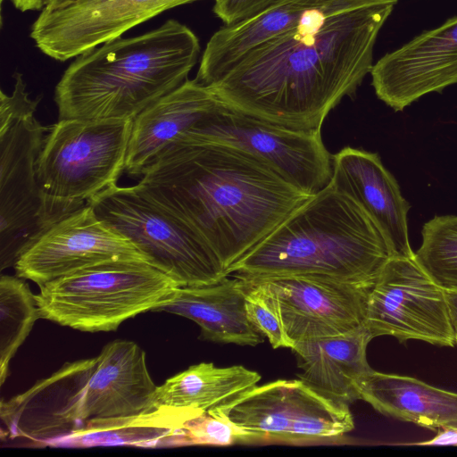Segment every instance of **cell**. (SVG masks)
<instances>
[{
	"instance_id": "18",
	"label": "cell",
	"mask_w": 457,
	"mask_h": 457,
	"mask_svg": "<svg viewBox=\"0 0 457 457\" xmlns=\"http://www.w3.org/2000/svg\"><path fill=\"white\" fill-rule=\"evenodd\" d=\"M220 102L195 79L158 99L133 120L125 170L141 176L167 145L189 132Z\"/></svg>"
},
{
	"instance_id": "3",
	"label": "cell",
	"mask_w": 457,
	"mask_h": 457,
	"mask_svg": "<svg viewBox=\"0 0 457 457\" xmlns=\"http://www.w3.org/2000/svg\"><path fill=\"white\" fill-rule=\"evenodd\" d=\"M196 35L179 21L117 37L74 58L54 89L59 120H134L187 79Z\"/></svg>"
},
{
	"instance_id": "12",
	"label": "cell",
	"mask_w": 457,
	"mask_h": 457,
	"mask_svg": "<svg viewBox=\"0 0 457 457\" xmlns=\"http://www.w3.org/2000/svg\"><path fill=\"white\" fill-rule=\"evenodd\" d=\"M198 0H73L43 9L29 36L46 56L65 62L121 37L174 7Z\"/></svg>"
},
{
	"instance_id": "25",
	"label": "cell",
	"mask_w": 457,
	"mask_h": 457,
	"mask_svg": "<svg viewBox=\"0 0 457 457\" xmlns=\"http://www.w3.org/2000/svg\"><path fill=\"white\" fill-rule=\"evenodd\" d=\"M41 319L37 296L24 278L2 275L0 278V385L9 374L10 361Z\"/></svg>"
},
{
	"instance_id": "21",
	"label": "cell",
	"mask_w": 457,
	"mask_h": 457,
	"mask_svg": "<svg viewBox=\"0 0 457 457\" xmlns=\"http://www.w3.org/2000/svg\"><path fill=\"white\" fill-rule=\"evenodd\" d=\"M320 0H280L258 14L225 25L209 39L195 79L209 86L247 54L292 30Z\"/></svg>"
},
{
	"instance_id": "29",
	"label": "cell",
	"mask_w": 457,
	"mask_h": 457,
	"mask_svg": "<svg viewBox=\"0 0 457 457\" xmlns=\"http://www.w3.org/2000/svg\"><path fill=\"white\" fill-rule=\"evenodd\" d=\"M280 0H215L213 12L225 25L251 18Z\"/></svg>"
},
{
	"instance_id": "1",
	"label": "cell",
	"mask_w": 457,
	"mask_h": 457,
	"mask_svg": "<svg viewBox=\"0 0 457 457\" xmlns=\"http://www.w3.org/2000/svg\"><path fill=\"white\" fill-rule=\"evenodd\" d=\"M397 0H320L298 25L247 54L207 86L237 112L320 129L373 67L378 32Z\"/></svg>"
},
{
	"instance_id": "28",
	"label": "cell",
	"mask_w": 457,
	"mask_h": 457,
	"mask_svg": "<svg viewBox=\"0 0 457 457\" xmlns=\"http://www.w3.org/2000/svg\"><path fill=\"white\" fill-rule=\"evenodd\" d=\"M239 442H246L243 431L213 408L187 420L170 440V447L230 445Z\"/></svg>"
},
{
	"instance_id": "20",
	"label": "cell",
	"mask_w": 457,
	"mask_h": 457,
	"mask_svg": "<svg viewBox=\"0 0 457 457\" xmlns=\"http://www.w3.org/2000/svg\"><path fill=\"white\" fill-rule=\"evenodd\" d=\"M372 336L365 326L352 332L296 342L298 377L319 392L351 403L360 399L358 383L373 370L366 350Z\"/></svg>"
},
{
	"instance_id": "5",
	"label": "cell",
	"mask_w": 457,
	"mask_h": 457,
	"mask_svg": "<svg viewBox=\"0 0 457 457\" xmlns=\"http://www.w3.org/2000/svg\"><path fill=\"white\" fill-rule=\"evenodd\" d=\"M133 120H59L50 126L36 174L43 231L117 185Z\"/></svg>"
},
{
	"instance_id": "24",
	"label": "cell",
	"mask_w": 457,
	"mask_h": 457,
	"mask_svg": "<svg viewBox=\"0 0 457 457\" xmlns=\"http://www.w3.org/2000/svg\"><path fill=\"white\" fill-rule=\"evenodd\" d=\"M260 379L259 373L242 365L220 368L212 362H200L157 386L154 407L208 411L250 390Z\"/></svg>"
},
{
	"instance_id": "10",
	"label": "cell",
	"mask_w": 457,
	"mask_h": 457,
	"mask_svg": "<svg viewBox=\"0 0 457 457\" xmlns=\"http://www.w3.org/2000/svg\"><path fill=\"white\" fill-rule=\"evenodd\" d=\"M364 326L373 338L455 345L445 290L419 264L415 253L393 255L386 263L370 290Z\"/></svg>"
},
{
	"instance_id": "30",
	"label": "cell",
	"mask_w": 457,
	"mask_h": 457,
	"mask_svg": "<svg viewBox=\"0 0 457 457\" xmlns=\"http://www.w3.org/2000/svg\"><path fill=\"white\" fill-rule=\"evenodd\" d=\"M445 295L454 340L455 344H457V290H445Z\"/></svg>"
},
{
	"instance_id": "19",
	"label": "cell",
	"mask_w": 457,
	"mask_h": 457,
	"mask_svg": "<svg viewBox=\"0 0 457 457\" xmlns=\"http://www.w3.org/2000/svg\"><path fill=\"white\" fill-rule=\"evenodd\" d=\"M154 312L195 321L201 328L203 340L251 346L264 340L248 318L244 284L238 277L228 275L213 284L179 287Z\"/></svg>"
},
{
	"instance_id": "15",
	"label": "cell",
	"mask_w": 457,
	"mask_h": 457,
	"mask_svg": "<svg viewBox=\"0 0 457 457\" xmlns=\"http://www.w3.org/2000/svg\"><path fill=\"white\" fill-rule=\"evenodd\" d=\"M324 395L301 379L255 386L216 411L245 434L246 442H311Z\"/></svg>"
},
{
	"instance_id": "11",
	"label": "cell",
	"mask_w": 457,
	"mask_h": 457,
	"mask_svg": "<svg viewBox=\"0 0 457 457\" xmlns=\"http://www.w3.org/2000/svg\"><path fill=\"white\" fill-rule=\"evenodd\" d=\"M120 260L148 262L130 240L106 225L87 204L46 228L21 253L14 269L16 276L41 287L79 270Z\"/></svg>"
},
{
	"instance_id": "31",
	"label": "cell",
	"mask_w": 457,
	"mask_h": 457,
	"mask_svg": "<svg viewBox=\"0 0 457 457\" xmlns=\"http://www.w3.org/2000/svg\"><path fill=\"white\" fill-rule=\"evenodd\" d=\"M49 0H12L15 8L21 12L42 11Z\"/></svg>"
},
{
	"instance_id": "27",
	"label": "cell",
	"mask_w": 457,
	"mask_h": 457,
	"mask_svg": "<svg viewBox=\"0 0 457 457\" xmlns=\"http://www.w3.org/2000/svg\"><path fill=\"white\" fill-rule=\"evenodd\" d=\"M239 278V277H238ZM245 307L253 326L268 338L273 348H292L294 343L288 338L275 298L260 282L243 278Z\"/></svg>"
},
{
	"instance_id": "7",
	"label": "cell",
	"mask_w": 457,
	"mask_h": 457,
	"mask_svg": "<svg viewBox=\"0 0 457 457\" xmlns=\"http://www.w3.org/2000/svg\"><path fill=\"white\" fill-rule=\"evenodd\" d=\"M11 95L0 92V267H14L43 232L36 165L50 126L35 112L43 95L31 99L23 75L15 71Z\"/></svg>"
},
{
	"instance_id": "6",
	"label": "cell",
	"mask_w": 457,
	"mask_h": 457,
	"mask_svg": "<svg viewBox=\"0 0 457 457\" xmlns=\"http://www.w3.org/2000/svg\"><path fill=\"white\" fill-rule=\"evenodd\" d=\"M178 284L145 261H112L39 287L41 319L84 332L116 330L125 320L164 304Z\"/></svg>"
},
{
	"instance_id": "22",
	"label": "cell",
	"mask_w": 457,
	"mask_h": 457,
	"mask_svg": "<svg viewBox=\"0 0 457 457\" xmlns=\"http://www.w3.org/2000/svg\"><path fill=\"white\" fill-rule=\"evenodd\" d=\"M358 391L384 415L431 430H457V393L374 370L358 383Z\"/></svg>"
},
{
	"instance_id": "2",
	"label": "cell",
	"mask_w": 457,
	"mask_h": 457,
	"mask_svg": "<svg viewBox=\"0 0 457 457\" xmlns=\"http://www.w3.org/2000/svg\"><path fill=\"white\" fill-rule=\"evenodd\" d=\"M187 222L228 269L311 195L235 147L183 136L136 185Z\"/></svg>"
},
{
	"instance_id": "32",
	"label": "cell",
	"mask_w": 457,
	"mask_h": 457,
	"mask_svg": "<svg viewBox=\"0 0 457 457\" xmlns=\"http://www.w3.org/2000/svg\"><path fill=\"white\" fill-rule=\"evenodd\" d=\"M73 0H49L46 6L44 9H54L59 6L64 5Z\"/></svg>"
},
{
	"instance_id": "13",
	"label": "cell",
	"mask_w": 457,
	"mask_h": 457,
	"mask_svg": "<svg viewBox=\"0 0 457 457\" xmlns=\"http://www.w3.org/2000/svg\"><path fill=\"white\" fill-rule=\"evenodd\" d=\"M254 279L278 304L288 338L296 342L335 337L364 326L373 285L306 275Z\"/></svg>"
},
{
	"instance_id": "8",
	"label": "cell",
	"mask_w": 457,
	"mask_h": 457,
	"mask_svg": "<svg viewBox=\"0 0 457 457\" xmlns=\"http://www.w3.org/2000/svg\"><path fill=\"white\" fill-rule=\"evenodd\" d=\"M88 204L179 287L213 284L228 276L216 253L187 222L136 185L112 187L91 198Z\"/></svg>"
},
{
	"instance_id": "23",
	"label": "cell",
	"mask_w": 457,
	"mask_h": 457,
	"mask_svg": "<svg viewBox=\"0 0 457 457\" xmlns=\"http://www.w3.org/2000/svg\"><path fill=\"white\" fill-rule=\"evenodd\" d=\"M203 411L201 409L154 406L137 415L91 420L82 428L49 442L47 445L169 447L170 441L184 423Z\"/></svg>"
},
{
	"instance_id": "16",
	"label": "cell",
	"mask_w": 457,
	"mask_h": 457,
	"mask_svg": "<svg viewBox=\"0 0 457 457\" xmlns=\"http://www.w3.org/2000/svg\"><path fill=\"white\" fill-rule=\"evenodd\" d=\"M156 388L137 344L108 343L82 389L77 429L91 420L137 415L153 408Z\"/></svg>"
},
{
	"instance_id": "9",
	"label": "cell",
	"mask_w": 457,
	"mask_h": 457,
	"mask_svg": "<svg viewBox=\"0 0 457 457\" xmlns=\"http://www.w3.org/2000/svg\"><path fill=\"white\" fill-rule=\"evenodd\" d=\"M184 136L246 152L309 195L331 180L332 155L322 142L320 129L274 124L220 102Z\"/></svg>"
},
{
	"instance_id": "17",
	"label": "cell",
	"mask_w": 457,
	"mask_h": 457,
	"mask_svg": "<svg viewBox=\"0 0 457 457\" xmlns=\"http://www.w3.org/2000/svg\"><path fill=\"white\" fill-rule=\"evenodd\" d=\"M329 183L363 208L383 233L394 255H414L408 234L411 206L378 154L343 148L332 155Z\"/></svg>"
},
{
	"instance_id": "26",
	"label": "cell",
	"mask_w": 457,
	"mask_h": 457,
	"mask_svg": "<svg viewBox=\"0 0 457 457\" xmlns=\"http://www.w3.org/2000/svg\"><path fill=\"white\" fill-rule=\"evenodd\" d=\"M415 259L445 290H457V215H437L423 225Z\"/></svg>"
},
{
	"instance_id": "14",
	"label": "cell",
	"mask_w": 457,
	"mask_h": 457,
	"mask_svg": "<svg viewBox=\"0 0 457 457\" xmlns=\"http://www.w3.org/2000/svg\"><path fill=\"white\" fill-rule=\"evenodd\" d=\"M370 74L377 96L395 112L457 84V16L385 54Z\"/></svg>"
},
{
	"instance_id": "4",
	"label": "cell",
	"mask_w": 457,
	"mask_h": 457,
	"mask_svg": "<svg viewBox=\"0 0 457 457\" xmlns=\"http://www.w3.org/2000/svg\"><path fill=\"white\" fill-rule=\"evenodd\" d=\"M393 255L383 233L363 208L329 183L227 274L243 278L319 276L374 285Z\"/></svg>"
}]
</instances>
